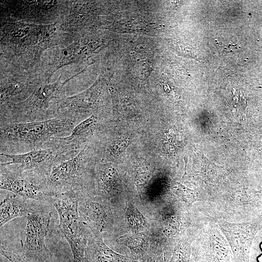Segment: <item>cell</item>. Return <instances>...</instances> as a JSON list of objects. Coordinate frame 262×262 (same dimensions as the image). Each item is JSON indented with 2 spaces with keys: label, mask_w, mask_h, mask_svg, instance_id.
<instances>
[{
  "label": "cell",
  "mask_w": 262,
  "mask_h": 262,
  "mask_svg": "<svg viewBox=\"0 0 262 262\" xmlns=\"http://www.w3.org/2000/svg\"><path fill=\"white\" fill-rule=\"evenodd\" d=\"M0 254L10 262H41L32 258L24 253L0 248Z\"/></svg>",
  "instance_id": "obj_16"
},
{
  "label": "cell",
  "mask_w": 262,
  "mask_h": 262,
  "mask_svg": "<svg viewBox=\"0 0 262 262\" xmlns=\"http://www.w3.org/2000/svg\"><path fill=\"white\" fill-rule=\"evenodd\" d=\"M89 144L70 158L58 157L44 174L49 196L67 191L81 194L89 161Z\"/></svg>",
  "instance_id": "obj_4"
},
{
  "label": "cell",
  "mask_w": 262,
  "mask_h": 262,
  "mask_svg": "<svg viewBox=\"0 0 262 262\" xmlns=\"http://www.w3.org/2000/svg\"><path fill=\"white\" fill-rule=\"evenodd\" d=\"M126 214L129 223L133 228L141 227L145 222L142 214L131 206L128 207Z\"/></svg>",
  "instance_id": "obj_15"
},
{
  "label": "cell",
  "mask_w": 262,
  "mask_h": 262,
  "mask_svg": "<svg viewBox=\"0 0 262 262\" xmlns=\"http://www.w3.org/2000/svg\"><path fill=\"white\" fill-rule=\"evenodd\" d=\"M0 188L24 198L48 201L49 195L43 175L21 170L16 164L0 163Z\"/></svg>",
  "instance_id": "obj_5"
},
{
  "label": "cell",
  "mask_w": 262,
  "mask_h": 262,
  "mask_svg": "<svg viewBox=\"0 0 262 262\" xmlns=\"http://www.w3.org/2000/svg\"><path fill=\"white\" fill-rule=\"evenodd\" d=\"M258 261L259 262H262V256L259 258Z\"/></svg>",
  "instance_id": "obj_17"
},
{
  "label": "cell",
  "mask_w": 262,
  "mask_h": 262,
  "mask_svg": "<svg viewBox=\"0 0 262 262\" xmlns=\"http://www.w3.org/2000/svg\"><path fill=\"white\" fill-rule=\"evenodd\" d=\"M81 194L69 191L49 198L56 209L59 218V229L68 242L74 262H82L86 247V240L78 211Z\"/></svg>",
  "instance_id": "obj_3"
},
{
  "label": "cell",
  "mask_w": 262,
  "mask_h": 262,
  "mask_svg": "<svg viewBox=\"0 0 262 262\" xmlns=\"http://www.w3.org/2000/svg\"><path fill=\"white\" fill-rule=\"evenodd\" d=\"M59 94L57 84L39 87L25 102L1 109L0 124L40 121L57 116Z\"/></svg>",
  "instance_id": "obj_2"
},
{
  "label": "cell",
  "mask_w": 262,
  "mask_h": 262,
  "mask_svg": "<svg viewBox=\"0 0 262 262\" xmlns=\"http://www.w3.org/2000/svg\"><path fill=\"white\" fill-rule=\"evenodd\" d=\"M10 193L8 194L0 203V228L15 218L26 217L32 210L33 205L28 202L29 199Z\"/></svg>",
  "instance_id": "obj_11"
},
{
  "label": "cell",
  "mask_w": 262,
  "mask_h": 262,
  "mask_svg": "<svg viewBox=\"0 0 262 262\" xmlns=\"http://www.w3.org/2000/svg\"><path fill=\"white\" fill-rule=\"evenodd\" d=\"M90 244L97 262H124L123 258L106 245L99 236L94 238Z\"/></svg>",
  "instance_id": "obj_12"
},
{
  "label": "cell",
  "mask_w": 262,
  "mask_h": 262,
  "mask_svg": "<svg viewBox=\"0 0 262 262\" xmlns=\"http://www.w3.org/2000/svg\"><path fill=\"white\" fill-rule=\"evenodd\" d=\"M79 123L58 115L47 120L0 124V153L18 154L41 147L53 138L69 135Z\"/></svg>",
  "instance_id": "obj_1"
},
{
  "label": "cell",
  "mask_w": 262,
  "mask_h": 262,
  "mask_svg": "<svg viewBox=\"0 0 262 262\" xmlns=\"http://www.w3.org/2000/svg\"><path fill=\"white\" fill-rule=\"evenodd\" d=\"M51 218V212L37 209L33 205L26 216L27 224L20 241L24 253L41 262H44L50 253L46 246L45 238Z\"/></svg>",
  "instance_id": "obj_6"
},
{
  "label": "cell",
  "mask_w": 262,
  "mask_h": 262,
  "mask_svg": "<svg viewBox=\"0 0 262 262\" xmlns=\"http://www.w3.org/2000/svg\"><path fill=\"white\" fill-rule=\"evenodd\" d=\"M0 155L10 159L8 163L16 164L22 170L36 171L43 174L59 157L52 150L44 146L24 153H0Z\"/></svg>",
  "instance_id": "obj_9"
},
{
  "label": "cell",
  "mask_w": 262,
  "mask_h": 262,
  "mask_svg": "<svg viewBox=\"0 0 262 262\" xmlns=\"http://www.w3.org/2000/svg\"><path fill=\"white\" fill-rule=\"evenodd\" d=\"M175 183V193L181 201L187 203L192 204L197 200L194 191L185 187L180 183L174 181Z\"/></svg>",
  "instance_id": "obj_14"
},
{
  "label": "cell",
  "mask_w": 262,
  "mask_h": 262,
  "mask_svg": "<svg viewBox=\"0 0 262 262\" xmlns=\"http://www.w3.org/2000/svg\"><path fill=\"white\" fill-rule=\"evenodd\" d=\"M78 211L82 222L94 230L102 232L108 228L111 218L105 206L96 200L80 199Z\"/></svg>",
  "instance_id": "obj_10"
},
{
  "label": "cell",
  "mask_w": 262,
  "mask_h": 262,
  "mask_svg": "<svg viewBox=\"0 0 262 262\" xmlns=\"http://www.w3.org/2000/svg\"><path fill=\"white\" fill-rule=\"evenodd\" d=\"M232 253L219 226L211 223L200 239V262H230Z\"/></svg>",
  "instance_id": "obj_7"
},
{
  "label": "cell",
  "mask_w": 262,
  "mask_h": 262,
  "mask_svg": "<svg viewBox=\"0 0 262 262\" xmlns=\"http://www.w3.org/2000/svg\"><path fill=\"white\" fill-rule=\"evenodd\" d=\"M117 241L135 251L143 250L147 244L146 238L141 234H126L118 237Z\"/></svg>",
  "instance_id": "obj_13"
},
{
  "label": "cell",
  "mask_w": 262,
  "mask_h": 262,
  "mask_svg": "<svg viewBox=\"0 0 262 262\" xmlns=\"http://www.w3.org/2000/svg\"><path fill=\"white\" fill-rule=\"evenodd\" d=\"M218 226L229 243L235 262H249L253 235L250 224L220 221Z\"/></svg>",
  "instance_id": "obj_8"
}]
</instances>
